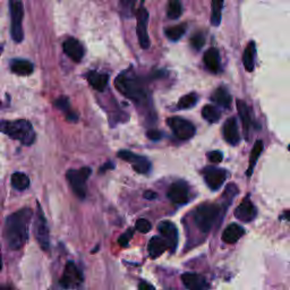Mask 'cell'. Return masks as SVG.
<instances>
[{"label": "cell", "instance_id": "6da1fadb", "mask_svg": "<svg viewBox=\"0 0 290 290\" xmlns=\"http://www.w3.org/2000/svg\"><path fill=\"white\" fill-rule=\"evenodd\" d=\"M32 216V210L30 208H24L12 213L6 219L3 237H5L10 250H21L28 242Z\"/></svg>", "mask_w": 290, "mask_h": 290}, {"label": "cell", "instance_id": "7a4b0ae2", "mask_svg": "<svg viewBox=\"0 0 290 290\" xmlns=\"http://www.w3.org/2000/svg\"><path fill=\"white\" fill-rule=\"evenodd\" d=\"M116 88L135 103L146 104L148 102V93L142 88L141 82L131 70L124 71L116 78Z\"/></svg>", "mask_w": 290, "mask_h": 290}, {"label": "cell", "instance_id": "3957f363", "mask_svg": "<svg viewBox=\"0 0 290 290\" xmlns=\"http://www.w3.org/2000/svg\"><path fill=\"white\" fill-rule=\"evenodd\" d=\"M0 133L16 139V141H20L24 145L33 144L35 139V133L32 124L24 119L1 120L0 122Z\"/></svg>", "mask_w": 290, "mask_h": 290}, {"label": "cell", "instance_id": "277c9868", "mask_svg": "<svg viewBox=\"0 0 290 290\" xmlns=\"http://www.w3.org/2000/svg\"><path fill=\"white\" fill-rule=\"evenodd\" d=\"M220 208L217 204H202L194 213V221L202 232H209L219 217Z\"/></svg>", "mask_w": 290, "mask_h": 290}, {"label": "cell", "instance_id": "5b68a950", "mask_svg": "<svg viewBox=\"0 0 290 290\" xmlns=\"http://www.w3.org/2000/svg\"><path fill=\"white\" fill-rule=\"evenodd\" d=\"M9 10H10V32L15 42L20 43L24 39L23 28H22V21L24 17V8L22 0H9Z\"/></svg>", "mask_w": 290, "mask_h": 290}, {"label": "cell", "instance_id": "8992f818", "mask_svg": "<svg viewBox=\"0 0 290 290\" xmlns=\"http://www.w3.org/2000/svg\"><path fill=\"white\" fill-rule=\"evenodd\" d=\"M92 170L88 167H84L78 170L71 169L67 171V180H68L71 188H73L75 195L81 199L86 196V180L89 179Z\"/></svg>", "mask_w": 290, "mask_h": 290}, {"label": "cell", "instance_id": "52a82bcc", "mask_svg": "<svg viewBox=\"0 0 290 290\" xmlns=\"http://www.w3.org/2000/svg\"><path fill=\"white\" fill-rule=\"evenodd\" d=\"M34 235L40 247L43 251H48L50 247V232H49L46 217H44L43 211L40 208V205H37L36 216L34 218Z\"/></svg>", "mask_w": 290, "mask_h": 290}, {"label": "cell", "instance_id": "ba28073f", "mask_svg": "<svg viewBox=\"0 0 290 290\" xmlns=\"http://www.w3.org/2000/svg\"><path fill=\"white\" fill-rule=\"evenodd\" d=\"M168 126L171 128L177 138L182 141L191 139L195 135V126L188 120L180 118V117H171L167 120Z\"/></svg>", "mask_w": 290, "mask_h": 290}, {"label": "cell", "instance_id": "9c48e42d", "mask_svg": "<svg viewBox=\"0 0 290 290\" xmlns=\"http://www.w3.org/2000/svg\"><path fill=\"white\" fill-rule=\"evenodd\" d=\"M83 282V274L73 262H68L60 278V286L65 289L77 288Z\"/></svg>", "mask_w": 290, "mask_h": 290}, {"label": "cell", "instance_id": "30bf717a", "mask_svg": "<svg viewBox=\"0 0 290 290\" xmlns=\"http://www.w3.org/2000/svg\"><path fill=\"white\" fill-rule=\"evenodd\" d=\"M117 156L120 159L133 165L134 170L138 172V174H148L150 169H151V162L148 160V158L138 156L136 153L127 151V150H122Z\"/></svg>", "mask_w": 290, "mask_h": 290}, {"label": "cell", "instance_id": "8fae6325", "mask_svg": "<svg viewBox=\"0 0 290 290\" xmlns=\"http://www.w3.org/2000/svg\"><path fill=\"white\" fill-rule=\"evenodd\" d=\"M136 20L137 26L136 32L139 46L143 49H148L150 47V37L148 34V21H149V13L144 7H139L136 12Z\"/></svg>", "mask_w": 290, "mask_h": 290}, {"label": "cell", "instance_id": "7c38bea8", "mask_svg": "<svg viewBox=\"0 0 290 290\" xmlns=\"http://www.w3.org/2000/svg\"><path fill=\"white\" fill-rule=\"evenodd\" d=\"M204 175V180L211 190L218 191L225 183L227 178V172L224 169H219L216 167H208L203 171Z\"/></svg>", "mask_w": 290, "mask_h": 290}, {"label": "cell", "instance_id": "4fadbf2b", "mask_svg": "<svg viewBox=\"0 0 290 290\" xmlns=\"http://www.w3.org/2000/svg\"><path fill=\"white\" fill-rule=\"evenodd\" d=\"M188 195H190V188L183 180L172 184L168 191V197L175 204H185L188 201Z\"/></svg>", "mask_w": 290, "mask_h": 290}, {"label": "cell", "instance_id": "5bb4252c", "mask_svg": "<svg viewBox=\"0 0 290 290\" xmlns=\"http://www.w3.org/2000/svg\"><path fill=\"white\" fill-rule=\"evenodd\" d=\"M159 231L167 243L169 250L175 252L177 244H178V230L176 226L170 221H162L159 225Z\"/></svg>", "mask_w": 290, "mask_h": 290}, {"label": "cell", "instance_id": "9a60e30c", "mask_svg": "<svg viewBox=\"0 0 290 290\" xmlns=\"http://www.w3.org/2000/svg\"><path fill=\"white\" fill-rule=\"evenodd\" d=\"M182 281L188 290H208L210 288L206 279L198 273H184Z\"/></svg>", "mask_w": 290, "mask_h": 290}, {"label": "cell", "instance_id": "2e32d148", "mask_svg": "<svg viewBox=\"0 0 290 290\" xmlns=\"http://www.w3.org/2000/svg\"><path fill=\"white\" fill-rule=\"evenodd\" d=\"M63 48L65 54L68 56L71 60H74V62H81L83 57H84V48H83V46L80 43V41L74 39V37L67 39L65 42H64Z\"/></svg>", "mask_w": 290, "mask_h": 290}, {"label": "cell", "instance_id": "e0dca14e", "mask_svg": "<svg viewBox=\"0 0 290 290\" xmlns=\"http://www.w3.org/2000/svg\"><path fill=\"white\" fill-rule=\"evenodd\" d=\"M256 214H258V211H256V208L253 205V203L248 198L244 199L235 210L236 218L243 222H251L252 220H254Z\"/></svg>", "mask_w": 290, "mask_h": 290}, {"label": "cell", "instance_id": "ac0fdd59", "mask_svg": "<svg viewBox=\"0 0 290 290\" xmlns=\"http://www.w3.org/2000/svg\"><path fill=\"white\" fill-rule=\"evenodd\" d=\"M225 141L230 145H237L240 141L238 126L235 118H229L224 125Z\"/></svg>", "mask_w": 290, "mask_h": 290}, {"label": "cell", "instance_id": "d6986e66", "mask_svg": "<svg viewBox=\"0 0 290 290\" xmlns=\"http://www.w3.org/2000/svg\"><path fill=\"white\" fill-rule=\"evenodd\" d=\"M203 62H204L205 67L211 73L216 74L220 70V55L216 48H211L205 52Z\"/></svg>", "mask_w": 290, "mask_h": 290}, {"label": "cell", "instance_id": "ffe728a7", "mask_svg": "<svg viewBox=\"0 0 290 290\" xmlns=\"http://www.w3.org/2000/svg\"><path fill=\"white\" fill-rule=\"evenodd\" d=\"M244 233L245 230L243 227H240L239 225L231 224L225 229L224 233H222V240L227 244H235L242 238Z\"/></svg>", "mask_w": 290, "mask_h": 290}, {"label": "cell", "instance_id": "44dd1931", "mask_svg": "<svg viewBox=\"0 0 290 290\" xmlns=\"http://www.w3.org/2000/svg\"><path fill=\"white\" fill-rule=\"evenodd\" d=\"M237 109H238V114L240 117V120L243 123V127L246 134V138H248V134H250L251 128H252V116L251 110L248 108V105L242 100H237Z\"/></svg>", "mask_w": 290, "mask_h": 290}, {"label": "cell", "instance_id": "7402d4cb", "mask_svg": "<svg viewBox=\"0 0 290 290\" xmlns=\"http://www.w3.org/2000/svg\"><path fill=\"white\" fill-rule=\"evenodd\" d=\"M10 69L20 76H29L33 73V64L25 59H14L10 62Z\"/></svg>", "mask_w": 290, "mask_h": 290}, {"label": "cell", "instance_id": "603a6c76", "mask_svg": "<svg viewBox=\"0 0 290 290\" xmlns=\"http://www.w3.org/2000/svg\"><path fill=\"white\" fill-rule=\"evenodd\" d=\"M168 248V245L165 243V240L160 236H154L150 239L148 251L149 255L151 256L152 258H159L161 254H163V252Z\"/></svg>", "mask_w": 290, "mask_h": 290}, {"label": "cell", "instance_id": "cb8c5ba5", "mask_svg": "<svg viewBox=\"0 0 290 290\" xmlns=\"http://www.w3.org/2000/svg\"><path fill=\"white\" fill-rule=\"evenodd\" d=\"M88 81L94 90L102 92L107 88L109 77L107 74H101L97 73V71H90L88 74Z\"/></svg>", "mask_w": 290, "mask_h": 290}, {"label": "cell", "instance_id": "d4e9b609", "mask_svg": "<svg viewBox=\"0 0 290 290\" xmlns=\"http://www.w3.org/2000/svg\"><path fill=\"white\" fill-rule=\"evenodd\" d=\"M211 100L218 105H221L224 108H229L231 104V96L225 88H219L213 92Z\"/></svg>", "mask_w": 290, "mask_h": 290}, {"label": "cell", "instance_id": "484cf974", "mask_svg": "<svg viewBox=\"0 0 290 290\" xmlns=\"http://www.w3.org/2000/svg\"><path fill=\"white\" fill-rule=\"evenodd\" d=\"M255 43L252 41L245 48L243 54V64L247 71H253L255 67Z\"/></svg>", "mask_w": 290, "mask_h": 290}, {"label": "cell", "instance_id": "4316f807", "mask_svg": "<svg viewBox=\"0 0 290 290\" xmlns=\"http://www.w3.org/2000/svg\"><path fill=\"white\" fill-rule=\"evenodd\" d=\"M262 151H263V142L261 141V139H258V141H256L253 149H252L251 157H250V167H248V170H247V176L252 175L253 169L255 167L256 162H258V157L261 156Z\"/></svg>", "mask_w": 290, "mask_h": 290}, {"label": "cell", "instance_id": "83f0119b", "mask_svg": "<svg viewBox=\"0 0 290 290\" xmlns=\"http://www.w3.org/2000/svg\"><path fill=\"white\" fill-rule=\"evenodd\" d=\"M12 185L17 191H25L30 186V178L23 172H15L12 176Z\"/></svg>", "mask_w": 290, "mask_h": 290}, {"label": "cell", "instance_id": "f1b7e54d", "mask_svg": "<svg viewBox=\"0 0 290 290\" xmlns=\"http://www.w3.org/2000/svg\"><path fill=\"white\" fill-rule=\"evenodd\" d=\"M202 116L206 122L214 124L220 119V111L214 105L206 104L202 109Z\"/></svg>", "mask_w": 290, "mask_h": 290}, {"label": "cell", "instance_id": "f546056e", "mask_svg": "<svg viewBox=\"0 0 290 290\" xmlns=\"http://www.w3.org/2000/svg\"><path fill=\"white\" fill-rule=\"evenodd\" d=\"M225 0H212V14H211V22L213 26H218L221 22V13L224 8Z\"/></svg>", "mask_w": 290, "mask_h": 290}, {"label": "cell", "instance_id": "4dcf8cb0", "mask_svg": "<svg viewBox=\"0 0 290 290\" xmlns=\"http://www.w3.org/2000/svg\"><path fill=\"white\" fill-rule=\"evenodd\" d=\"M55 105L59 109V110L65 112V114L67 115V118H68V120H71V122H75V120H77V116L70 110L69 100L67 99V97H59L58 100H56Z\"/></svg>", "mask_w": 290, "mask_h": 290}, {"label": "cell", "instance_id": "1f68e13d", "mask_svg": "<svg viewBox=\"0 0 290 290\" xmlns=\"http://www.w3.org/2000/svg\"><path fill=\"white\" fill-rule=\"evenodd\" d=\"M183 13V6L180 0H169L168 3V17L170 20H177L180 17V15Z\"/></svg>", "mask_w": 290, "mask_h": 290}, {"label": "cell", "instance_id": "d6a6232c", "mask_svg": "<svg viewBox=\"0 0 290 290\" xmlns=\"http://www.w3.org/2000/svg\"><path fill=\"white\" fill-rule=\"evenodd\" d=\"M186 28L185 25H177V26H171L165 30V35L169 40L171 41H178L180 37L185 34Z\"/></svg>", "mask_w": 290, "mask_h": 290}, {"label": "cell", "instance_id": "836d02e7", "mask_svg": "<svg viewBox=\"0 0 290 290\" xmlns=\"http://www.w3.org/2000/svg\"><path fill=\"white\" fill-rule=\"evenodd\" d=\"M197 102V96L195 93H190L184 96L182 99L178 101V108L179 109H190L194 107Z\"/></svg>", "mask_w": 290, "mask_h": 290}, {"label": "cell", "instance_id": "e575fe53", "mask_svg": "<svg viewBox=\"0 0 290 290\" xmlns=\"http://www.w3.org/2000/svg\"><path fill=\"white\" fill-rule=\"evenodd\" d=\"M136 0H120V9L122 15L125 17H129L133 14V9Z\"/></svg>", "mask_w": 290, "mask_h": 290}, {"label": "cell", "instance_id": "d590c367", "mask_svg": "<svg viewBox=\"0 0 290 290\" xmlns=\"http://www.w3.org/2000/svg\"><path fill=\"white\" fill-rule=\"evenodd\" d=\"M151 228H152L151 224H150V221L146 219H138L136 221V224H135V229L142 233H148L150 230H151Z\"/></svg>", "mask_w": 290, "mask_h": 290}, {"label": "cell", "instance_id": "8d00e7d4", "mask_svg": "<svg viewBox=\"0 0 290 290\" xmlns=\"http://www.w3.org/2000/svg\"><path fill=\"white\" fill-rule=\"evenodd\" d=\"M191 44L194 49L199 50V49H202L203 46L205 44V37L203 36V34H201V33H197V34L192 36Z\"/></svg>", "mask_w": 290, "mask_h": 290}, {"label": "cell", "instance_id": "74e56055", "mask_svg": "<svg viewBox=\"0 0 290 290\" xmlns=\"http://www.w3.org/2000/svg\"><path fill=\"white\" fill-rule=\"evenodd\" d=\"M133 233H134L133 229H128L125 233H123V235L120 236L119 239H118V244L120 245V246L126 247L127 245L129 244V240L131 239V237H133Z\"/></svg>", "mask_w": 290, "mask_h": 290}, {"label": "cell", "instance_id": "f35d334b", "mask_svg": "<svg viewBox=\"0 0 290 290\" xmlns=\"http://www.w3.org/2000/svg\"><path fill=\"white\" fill-rule=\"evenodd\" d=\"M208 158L211 162L220 163L222 159H224V154H222L220 151H212L208 154Z\"/></svg>", "mask_w": 290, "mask_h": 290}, {"label": "cell", "instance_id": "ab89813d", "mask_svg": "<svg viewBox=\"0 0 290 290\" xmlns=\"http://www.w3.org/2000/svg\"><path fill=\"white\" fill-rule=\"evenodd\" d=\"M237 193H238V188H237V186L233 185V184H229L227 188H226L224 196H227L228 199H231Z\"/></svg>", "mask_w": 290, "mask_h": 290}, {"label": "cell", "instance_id": "60d3db41", "mask_svg": "<svg viewBox=\"0 0 290 290\" xmlns=\"http://www.w3.org/2000/svg\"><path fill=\"white\" fill-rule=\"evenodd\" d=\"M146 136H148L150 139H152V141H159V139L162 137V134H161L160 130L152 129L146 133Z\"/></svg>", "mask_w": 290, "mask_h": 290}, {"label": "cell", "instance_id": "b9f144b4", "mask_svg": "<svg viewBox=\"0 0 290 290\" xmlns=\"http://www.w3.org/2000/svg\"><path fill=\"white\" fill-rule=\"evenodd\" d=\"M138 290H156L151 284L146 281H141L138 285Z\"/></svg>", "mask_w": 290, "mask_h": 290}, {"label": "cell", "instance_id": "7bdbcfd3", "mask_svg": "<svg viewBox=\"0 0 290 290\" xmlns=\"http://www.w3.org/2000/svg\"><path fill=\"white\" fill-rule=\"evenodd\" d=\"M144 197L146 199H154L157 197V193H154L152 191H146L144 193Z\"/></svg>", "mask_w": 290, "mask_h": 290}, {"label": "cell", "instance_id": "ee69618b", "mask_svg": "<svg viewBox=\"0 0 290 290\" xmlns=\"http://www.w3.org/2000/svg\"><path fill=\"white\" fill-rule=\"evenodd\" d=\"M114 167H115V164H112L111 162H108L107 164H104V165H102V167H101L100 172H101V174H102L103 171H107L108 169H112Z\"/></svg>", "mask_w": 290, "mask_h": 290}, {"label": "cell", "instance_id": "f6af8a7d", "mask_svg": "<svg viewBox=\"0 0 290 290\" xmlns=\"http://www.w3.org/2000/svg\"><path fill=\"white\" fill-rule=\"evenodd\" d=\"M280 219H285V220H290V210L285 211L284 213L280 216Z\"/></svg>", "mask_w": 290, "mask_h": 290}, {"label": "cell", "instance_id": "bcb514c9", "mask_svg": "<svg viewBox=\"0 0 290 290\" xmlns=\"http://www.w3.org/2000/svg\"><path fill=\"white\" fill-rule=\"evenodd\" d=\"M0 290H15V289L9 287V286H1V287H0Z\"/></svg>", "mask_w": 290, "mask_h": 290}, {"label": "cell", "instance_id": "7dc6e473", "mask_svg": "<svg viewBox=\"0 0 290 290\" xmlns=\"http://www.w3.org/2000/svg\"><path fill=\"white\" fill-rule=\"evenodd\" d=\"M2 269V261H1V256H0V271Z\"/></svg>", "mask_w": 290, "mask_h": 290}, {"label": "cell", "instance_id": "c3c4849f", "mask_svg": "<svg viewBox=\"0 0 290 290\" xmlns=\"http://www.w3.org/2000/svg\"><path fill=\"white\" fill-rule=\"evenodd\" d=\"M2 50H3V47H2V44L0 43V55H1V52H2Z\"/></svg>", "mask_w": 290, "mask_h": 290}]
</instances>
